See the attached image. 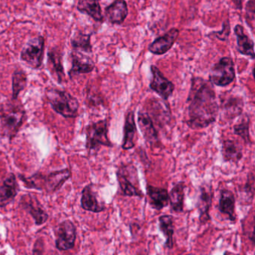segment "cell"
Returning <instances> with one entry per match:
<instances>
[{"label": "cell", "mask_w": 255, "mask_h": 255, "mask_svg": "<svg viewBox=\"0 0 255 255\" xmlns=\"http://www.w3.org/2000/svg\"><path fill=\"white\" fill-rule=\"evenodd\" d=\"M187 102V124L189 127L192 128H204L216 122L220 107L215 90L210 81L202 78H193Z\"/></svg>", "instance_id": "cell-1"}, {"label": "cell", "mask_w": 255, "mask_h": 255, "mask_svg": "<svg viewBox=\"0 0 255 255\" xmlns=\"http://www.w3.org/2000/svg\"><path fill=\"white\" fill-rule=\"evenodd\" d=\"M16 101L2 103L0 108L1 136L2 138H7L9 140H12L17 134L25 121V109L21 103Z\"/></svg>", "instance_id": "cell-2"}, {"label": "cell", "mask_w": 255, "mask_h": 255, "mask_svg": "<svg viewBox=\"0 0 255 255\" xmlns=\"http://www.w3.org/2000/svg\"><path fill=\"white\" fill-rule=\"evenodd\" d=\"M70 176V171L68 169H64L49 172L46 175L37 172L31 177L19 175V178L26 188L44 190L46 193H53L59 190Z\"/></svg>", "instance_id": "cell-3"}, {"label": "cell", "mask_w": 255, "mask_h": 255, "mask_svg": "<svg viewBox=\"0 0 255 255\" xmlns=\"http://www.w3.org/2000/svg\"><path fill=\"white\" fill-rule=\"evenodd\" d=\"M45 94L51 107L58 115L65 118H76L79 115V102L68 92L46 88Z\"/></svg>", "instance_id": "cell-4"}, {"label": "cell", "mask_w": 255, "mask_h": 255, "mask_svg": "<svg viewBox=\"0 0 255 255\" xmlns=\"http://www.w3.org/2000/svg\"><path fill=\"white\" fill-rule=\"evenodd\" d=\"M86 135L85 147L88 152L98 151L102 145L106 147H112V143L108 137L107 120L92 123L87 126L85 128Z\"/></svg>", "instance_id": "cell-5"}, {"label": "cell", "mask_w": 255, "mask_h": 255, "mask_svg": "<svg viewBox=\"0 0 255 255\" xmlns=\"http://www.w3.org/2000/svg\"><path fill=\"white\" fill-rule=\"evenodd\" d=\"M44 48L45 40L42 36L33 37L24 45L20 59L31 68L39 69L43 63Z\"/></svg>", "instance_id": "cell-6"}, {"label": "cell", "mask_w": 255, "mask_h": 255, "mask_svg": "<svg viewBox=\"0 0 255 255\" xmlns=\"http://www.w3.org/2000/svg\"><path fill=\"white\" fill-rule=\"evenodd\" d=\"M236 78L235 63L232 58H222L211 68L210 82L213 85L226 87L230 85Z\"/></svg>", "instance_id": "cell-7"}, {"label": "cell", "mask_w": 255, "mask_h": 255, "mask_svg": "<svg viewBox=\"0 0 255 255\" xmlns=\"http://www.w3.org/2000/svg\"><path fill=\"white\" fill-rule=\"evenodd\" d=\"M117 179L123 195L143 197V193L135 184V182L139 181L137 172L133 165L121 166L117 172Z\"/></svg>", "instance_id": "cell-8"}, {"label": "cell", "mask_w": 255, "mask_h": 255, "mask_svg": "<svg viewBox=\"0 0 255 255\" xmlns=\"http://www.w3.org/2000/svg\"><path fill=\"white\" fill-rule=\"evenodd\" d=\"M55 247L59 251L73 249L76 240V227L70 220H64L55 229Z\"/></svg>", "instance_id": "cell-9"}, {"label": "cell", "mask_w": 255, "mask_h": 255, "mask_svg": "<svg viewBox=\"0 0 255 255\" xmlns=\"http://www.w3.org/2000/svg\"><path fill=\"white\" fill-rule=\"evenodd\" d=\"M19 206L32 217L37 226L45 224L49 219L47 213L34 195L28 193L21 196Z\"/></svg>", "instance_id": "cell-10"}, {"label": "cell", "mask_w": 255, "mask_h": 255, "mask_svg": "<svg viewBox=\"0 0 255 255\" xmlns=\"http://www.w3.org/2000/svg\"><path fill=\"white\" fill-rule=\"evenodd\" d=\"M151 71L152 79L150 83V88L163 100H169L175 91V85L167 78L165 77L163 73L156 66H151Z\"/></svg>", "instance_id": "cell-11"}, {"label": "cell", "mask_w": 255, "mask_h": 255, "mask_svg": "<svg viewBox=\"0 0 255 255\" xmlns=\"http://www.w3.org/2000/svg\"><path fill=\"white\" fill-rule=\"evenodd\" d=\"M81 207L85 211L92 213L103 212L106 209L104 203L99 199L96 186L91 184L85 186L82 191Z\"/></svg>", "instance_id": "cell-12"}, {"label": "cell", "mask_w": 255, "mask_h": 255, "mask_svg": "<svg viewBox=\"0 0 255 255\" xmlns=\"http://www.w3.org/2000/svg\"><path fill=\"white\" fill-rule=\"evenodd\" d=\"M213 193L211 184H203L199 188V196L198 199V210L199 213V220L202 224H205L211 220L210 209L212 205Z\"/></svg>", "instance_id": "cell-13"}, {"label": "cell", "mask_w": 255, "mask_h": 255, "mask_svg": "<svg viewBox=\"0 0 255 255\" xmlns=\"http://www.w3.org/2000/svg\"><path fill=\"white\" fill-rule=\"evenodd\" d=\"M179 30L176 28H172L164 35L155 39L148 47V50L154 55H164L172 49L179 36Z\"/></svg>", "instance_id": "cell-14"}, {"label": "cell", "mask_w": 255, "mask_h": 255, "mask_svg": "<svg viewBox=\"0 0 255 255\" xmlns=\"http://www.w3.org/2000/svg\"><path fill=\"white\" fill-rule=\"evenodd\" d=\"M19 191V185L16 181V175L9 173L3 180L0 187V207L1 208L8 205L14 200Z\"/></svg>", "instance_id": "cell-15"}, {"label": "cell", "mask_w": 255, "mask_h": 255, "mask_svg": "<svg viewBox=\"0 0 255 255\" xmlns=\"http://www.w3.org/2000/svg\"><path fill=\"white\" fill-rule=\"evenodd\" d=\"M71 60L72 67L69 71L70 78L76 75L90 73L95 67V64L91 58L76 50L72 52Z\"/></svg>", "instance_id": "cell-16"}, {"label": "cell", "mask_w": 255, "mask_h": 255, "mask_svg": "<svg viewBox=\"0 0 255 255\" xmlns=\"http://www.w3.org/2000/svg\"><path fill=\"white\" fill-rule=\"evenodd\" d=\"M105 15L111 23L122 24L128 15V7L125 0H115L105 8Z\"/></svg>", "instance_id": "cell-17"}, {"label": "cell", "mask_w": 255, "mask_h": 255, "mask_svg": "<svg viewBox=\"0 0 255 255\" xmlns=\"http://www.w3.org/2000/svg\"><path fill=\"white\" fill-rule=\"evenodd\" d=\"M138 126L147 142L154 144L158 141V133L149 114L144 111H139L138 114Z\"/></svg>", "instance_id": "cell-18"}, {"label": "cell", "mask_w": 255, "mask_h": 255, "mask_svg": "<svg viewBox=\"0 0 255 255\" xmlns=\"http://www.w3.org/2000/svg\"><path fill=\"white\" fill-rule=\"evenodd\" d=\"M147 194L149 199L150 205L154 209L160 211L169 205V193L166 189L148 185Z\"/></svg>", "instance_id": "cell-19"}, {"label": "cell", "mask_w": 255, "mask_h": 255, "mask_svg": "<svg viewBox=\"0 0 255 255\" xmlns=\"http://www.w3.org/2000/svg\"><path fill=\"white\" fill-rule=\"evenodd\" d=\"M235 33L238 40V50L240 53L255 59V43L253 40L245 33L244 27L237 25L235 27Z\"/></svg>", "instance_id": "cell-20"}, {"label": "cell", "mask_w": 255, "mask_h": 255, "mask_svg": "<svg viewBox=\"0 0 255 255\" xmlns=\"http://www.w3.org/2000/svg\"><path fill=\"white\" fill-rule=\"evenodd\" d=\"M136 128L135 121V114L133 111H130L125 116L124 126V137H123L122 148L125 150L133 148L136 144Z\"/></svg>", "instance_id": "cell-21"}, {"label": "cell", "mask_w": 255, "mask_h": 255, "mask_svg": "<svg viewBox=\"0 0 255 255\" xmlns=\"http://www.w3.org/2000/svg\"><path fill=\"white\" fill-rule=\"evenodd\" d=\"M235 205L236 199L235 194L227 189L222 190L220 193L219 210L222 214L227 216L228 218L232 222H235L237 219Z\"/></svg>", "instance_id": "cell-22"}, {"label": "cell", "mask_w": 255, "mask_h": 255, "mask_svg": "<svg viewBox=\"0 0 255 255\" xmlns=\"http://www.w3.org/2000/svg\"><path fill=\"white\" fill-rule=\"evenodd\" d=\"M244 106V100L241 97H230L222 100L223 115L226 119L233 120L242 115Z\"/></svg>", "instance_id": "cell-23"}, {"label": "cell", "mask_w": 255, "mask_h": 255, "mask_svg": "<svg viewBox=\"0 0 255 255\" xmlns=\"http://www.w3.org/2000/svg\"><path fill=\"white\" fill-rule=\"evenodd\" d=\"M222 154L225 161L238 163L243 157L242 145L234 139H226L222 145Z\"/></svg>", "instance_id": "cell-24"}, {"label": "cell", "mask_w": 255, "mask_h": 255, "mask_svg": "<svg viewBox=\"0 0 255 255\" xmlns=\"http://www.w3.org/2000/svg\"><path fill=\"white\" fill-rule=\"evenodd\" d=\"M185 184L183 181H180L172 187L169 193V203L171 209L176 213H182L184 211V193Z\"/></svg>", "instance_id": "cell-25"}, {"label": "cell", "mask_w": 255, "mask_h": 255, "mask_svg": "<svg viewBox=\"0 0 255 255\" xmlns=\"http://www.w3.org/2000/svg\"><path fill=\"white\" fill-rule=\"evenodd\" d=\"M159 228L160 232L166 238L165 246L166 248L172 250L174 247V233H175L173 217L171 215L160 216L159 217Z\"/></svg>", "instance_id": "cell-26"}, {"label": "cell", "mask_w": 255, "mask_h": 255, "mask_svg": "<svg viewBox=\"0 0 255 255\" xmlns=\"http://www.w3.org/2000/svg\"><path fill=\"white\" fill-rule=\"evenodd\" d=\"M77 9L97 22L103 21V13L99 0H79Z\"/></svg>", "instance_id": "cell-27"}, {"label": "cell", "mask_w": 255, "mask_h": 255, "mask_svg": "<svg viewBox=\"0 0 255 255\" xmlns=\"http://www.w3.org/2000/svg\"><path fill=\"white\" fill-rule=\"evenodd\" d=\"M48 58H49V67L52 69L51 73L54 74L58 83H62L65 79V74H64L61 52L56 49H52L48 53Z\"/></svg>", "instance_id": "cell-28"}, {"label": "cell", "mask_w": 255, "mask_h": 255, "mask_svg": "<svg viewBox=\"0 0 255 255\" xmlns=\"http://www.w3.org/2000/svg\"><path fill=\"white\" fill-rule=\"evenodd\" d=\"M91 35L85 34L81 31H76L71 37V46L74 50H80L87 53L92 52V46L91 44Z\"/></svg>", "instance_id": "cell-29"}, {"label": "cell", "mask_w": 255, "mask_h": 255, "mask_svg": "<svg viewBox=\"0 0 255 255\" xmlns=\"http://www.w3.org/2000/svg\"><path fill=\"white\" fill-rule=\"evenodd\" d=\"M27 85V75L23 70L16 69L12 74V100H17L21 91Z\"/></svg>", "instance_id": "cell-30"}, {"label": "cell", "mask_w": 255, "mask_h": 255, "mask_svg": "<svg viewBox=\"0 0 255 255\" xmlns=\"http://www.w3.org/2000/svg\"><path fill=\"white\" fill-rule=\"evenodd\" d=\"M250 120L248 115H245L238 121V124L234 127L235 134L238 135L244 139L245 143H251L250 134Z\"/></svg>", "instance_id": "cell-31"}, {"label": "cell", "mask_w": 255, "mask_h": 255, "mask_svg": "<svg viewBox=\"0 0 255 255\" xmlns=\"http://www.w3.org/2000/svg\"><path fill=\"white\" fill-rule=\"evenodd\" d=\"M255 192V176L254 175H250L249 176L248 181L244 186V193L245 194L246 202L247 203L251 204L254 198Z\"/></svg>", "instance_id": "cell-32"}, {"label": "cell", "mask_w": 255, "mask_h": 255, "mask_svg": "<svg viewBox=\"0 0 255 255\" xmlns=\"http://www.w3.org/2000/svg\"><path fill=\"white\" fill-rule=\"evenodd\" d=\"M230 31V23H229V21L227 19V20L223 22V30L220 31H217V32H214V34H215L216 37H217L219 40L226 41V40L229 39Z\"/></svg>", "instance_id": "cell-33"}, {"label": "cell", "mask_w": 255, "mask_h": 255, "mask_svg": "<svg viewBox=\"0 0 255 255\" xmlns=\"http://www.w3.org/2000/svg\"><path fill=\"white\" fill-rule=\"evenodd\" d=\"M247 19L250 24L255 22V1L251 0L247 6Z\"/></svg>", "instance_id": "cell-34"}, {"label": "cell", "mask_w": 255, "mask_h": 255, "mask_svg": "<svg viewBox=\"0 0 255 255\" xmlns=\"http://www.w3.org/2000/svg\"><path fill=\"white\" fill-rule=\"evenodd\" d=\"M44 244L41 239H37L33 247V255H42L44 250Z\"/></svg>", "instance_id": "cell-35"}, {"label": "cell", "mask_w": 255, "mask_h": 255, "mask_svg": "<svg viewBox=\"0 0 255 255\" xmlns=\"http://www.w3.org/2000/svg\"><path fill=\"white\" fill-rule=\"evenodd\" d=\"M252 226H252V228H250V229H251V232L249 234L248 237L250 238V239L251 240L254 244H255V211L254 214H253Z\"/></svg>", "instance_id": "cell-36"}, {"label": "cell", "mask_w": 255, "mask_h": 255, "mask_svg": "<svg viewBox=\"0 0 255 255\" xmlns=\"http://www.w3.org/2000/svg\"><path fill=\"white\" fill-rule=\"evenodd\" d=\"M232 1L235 3L237 8L239 9V10H241V9L243 8V2H244V0H232Z\"/></svg>", "instance_id": "cell-37"}, {"label": "cell", "mask_w": 255, "mask_h": 255, "mask_svg": "<svg viewBox=\"0 0 255 255\" xmlns=\"http://www.w3.org/2000/svg\"><path fill=\"white\" fill-rule=\"evenodd\" d=\"M224 255H240L235 254V253H232V252L226 251V252H225Z\"/></svg>", "instance_id": "cell-38"}, {"label": "cell", "mask_w": 255, "mask_h": 255, "mask_svg": "<svg viewBox=\"0 0 255 255\" xmlns=\"http://www.w3.org/2000/svg\"><path fill=\"white\" fill-rule=\"evenodd\" d=\"M253 76H254V78H255V67H254V70H253Z\"/></svg>", "instance_id": "cell-39"}, {"label": "cell", "mask_w": 255, "mask_h": 255, "mask_svg": "<svg viewBox=\"0 0 255 255\" xmlns=\"http://www.w3.org/2000/svg\"></svg>", "instance_id": "cell-40"}]
</instances>
